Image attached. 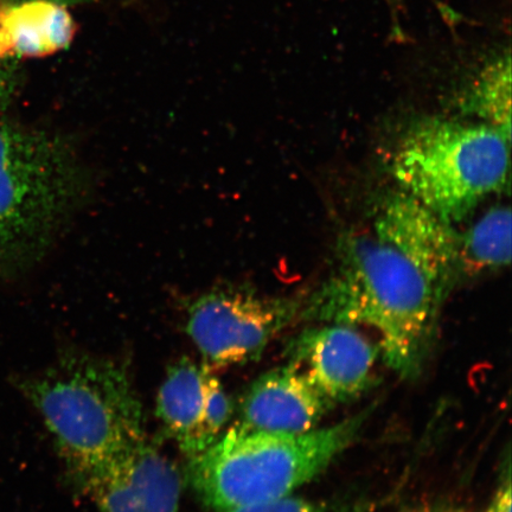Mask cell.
Here are the masks:
<instances>
[{
    "instance_id": "277c9868",
    "label": "cell",
    "mask_w": 512,
    "mask_h": 512,
    "mask_svg": "<svg viewBox=\"0 0 512 512\" xmlns=\"http://www.w3.org/2000/svg\"><path fill=\"white\" fill-rule=\"evenodd\" d=\"M87 188L86 171L66 139L0 117V273L46 252Z\"/></svg>"
},
{
    "instance_id": "2e32d148",
    "label": "cell",
    "mask_w": 512,
    "mask_h": 512,
    "mask_svg": "<svg viewBox=\"0 0 512 512\" xmlns=\"http://www.w3.org/2000/svg\"><path fill=\"white\" fill-rule=\"evenodd\" d=\"M14 63L0 61V110L9 100L12 88H14Z\"/></svg>"
},
{
    "instance_id": "ba28073f",
    "label": "cell",
    "mask_w": 512,
    "mask_h": 512,
    "mask_svg": "<svg viewBox=\"0 0 512 512\" xmlns=\"http://www.w3.org/2000/svg\"><path fill=\"white\" fill-rule=\"evenodd\" d=\"M75 478L100 512H179L177 467L146 439Z\"/></svg>"
},
{
    "instance_id": "9a60e30c",
    "label": "cell",
    "mask_w": 512,
    "mask_h": 512,
    "mask_svg": "<svg viewBox=\"0 0 512 512\" xmlns=\"http://www.w3.org/2000/svg\"><path fill=\"white\" fill-rule=\"evenodd\" d=\"M483 512H511V466L510 457L504 464L494 495Z\"/></svg>"
},
{
    "instance_id": "30bf717a",
    "label": "cell",
    "mask_w": 512,
    "mask_h": 512,
    "mask_svg": "<svg viewBox=\"0 0 512 512\" xmlns=\"http://www.w3.org/2000/svg\"><path fill=\"white\" fill-rule=\"evenodd\" d=\"M332 408L302 371L288 363L249 387L239 425L255 431L304 433L315 430Z\"/></svg>"
},
{
    "instance_id": "5bb4252c",
    "label": "cell",
    "mask_w": 512,
    "mask_h": 512,
    "mask_svg": "<svg viewBox=\"0 0 512 512\" xmlns=\"http://www.w3.org/2000/svg\"><path fill=\"white\" fill-rule=\"evenodd\" d=\"M370 505L363 503H324L288 496L268 503L230 509L221 512H369Z\"/></svg>"
},
{
    "instance_id": "9c48e42d",
    "label": "cell",
    "mask_w": 512,
    "mask_h": 512,
    "mask_svg": "<svg viewBox=\"0 0 512 512\" xmlns=\"http://www.w3.org/2000/svg\"><path fill=\"white\" fill-rule=\"evenodd\" d=\"M232 413V401L206 363L182 358L172 364L159 389L157 416L188 457L213 445Z\"/></svg>"
},
{
    "instance_id": "5b68a950",
    "label": "cell",
    "mask_w": 512,
    "mask_h": 512,
    "mask_svg": "<svg viewBox=\"0 0 512 512\" xmlns=\"http://www.w3.org/2000/svg\"><path fill=\"white\" fill-rule=\"evenodd\" d=\"M510 144L479 121L427 118L401 138L390 170L401 191L456 226L509 184Z\"/></svg>"
},
{
    "instance_id": "e0dca14e",
    "label": "cell",
    "mask_w": 512,
    "mask_h": 512,
    "mask_svg": "<svg viewBox=\"0 0 512 512\" xmlns=\"http://www.w3.org/2000/svg\"><path fill=\"white\" fill-rule=\"evenodd\" d=\"M407 512H466V510L454 502L450 501H433L421 503L418 507H414Z\"/></svg>"
},
{
    "instance_id": "6da1fadb",
    "label": "cell",
    "mask_w": 512,
    "mask_h": 512,
    "mask_svg": "<svg viewBox=\"0 0 512 512\" xmlns=\"http://www.w3.org/2000/svg\"><path fill=\"white\" fill-rule=\"evenodd\" d=\"M459 271L454 226L399 190L363 228L344 236L336 266L304 300L302 319L370 329L384 363L415 380Z\"/></svg>"
},
{
    "instance_id": "8992f818",
    "label": "cell",
    "mask_w": 512,
    "mask_h": 512,
    "mask_svg": "<svg viewBox=\"0 0 512 512\" xmlns=\"http://www.w3.org/2000/svg\"><path fill=\"white\" fill-rule=\"evenodd\" d=\"M300 300L268 297L241 287H217L192 300L187 330L210 368L258 360L281 331L302 319Z\"/></svg>"
},
{
    "instance_id": "3957f363",
    "label": "cell",
    "mask_w": 512,
    "mask_h": 512,
    "mask_svg": "<svg viewBox=\"0 0 512 512\" xmlns=\"http://www.w3.org/2000/svg\"><path fill=\"white\" fill-rule=\"evenodd\" d=\"M368 418L366 411L304 433L235 425L190 458L189 484L204 505L219 512L292 496L356 443Z\"/></svg>"
},
{
    "instance_id": "52a82bcc",
    "label": "cell",
    "mask_w": 512,
    "mask_h": 512,
    "mask_svg": "<svg viewBox=\"0 0 512 512\" xmlns=\"http://www.w3.org/2000/svg\"><path fill=\"white\" fill-rule=\"evenodd\" d=\"M380 355L355 326L324 323L294 337L288 363L296 366L332 407L354 401L374 386Z\"/></svg>"
},
{
    "instance_id": "7c38bea8",
    "label": "cell",
    "mask_w": 512,
    "mask_h": 512,
    "mask_svg": "<svg viewBox=\"0 0 512 512\" xmlns=\"http://www.w3.org/2000/svg\"><path fill=\"white\" fill-rule=\"evenodd\" d=\"M459 268L471 272L501 270L511 262V210L489 209L465 233H458Z\"/></svg>"
},
{
    "instance_id": "8fae6325",
    "label": "cell",
    "mask_w": 512,
    "mask_h": 512,
    "mask_svg": "<svg viewBox=\"0 0 512 512\" xmlns=\"http://www.w3.org/2000/svg\"><path fill=\"white\" fill-rule=\"evenodd\" d=\"M72 17L55 0H16L0 4V61L15 63L68 46Z\"/></svg>"
},
{
    "instance_id": "7a4b0ae2",
    "label": "cell",
    "mask_w": 512,
    "mask_h": 512,
    "mask_svg": "<svg viewBox=\"0 0 512 512\" xmlns=\"http://www.w3.org/2000/svg\"><path fill=\"white\" fill-rule=\"evenodd\" d=\"M11 382L41 415L74 476L145 439L142 403L124 364L68 352Z\"/></svg>"
},
{
    "instance_id": "4fadbf2b",
    "label": "cell",
    "mask_w": 512,
    "mask_h": 512,
    "mask_svg": "<svg viewBox=\"0 0 512 512\" xmlns=\"http://www.w3.org/2000/svg\"><path fill=\"white\" fill-rule=\"evenodd\" d=\"M463 112L479 123L495 127L511 140V60L510 55L486 64L473 81L462 102Z\"/></svg>"
}]
</instances>
